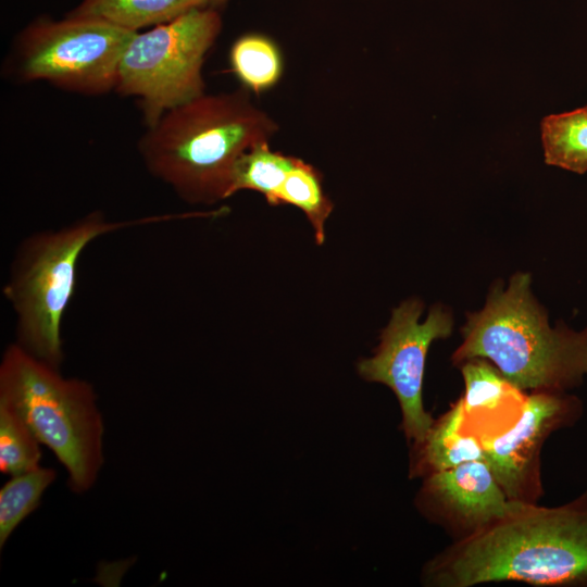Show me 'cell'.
<instances>
[{"label":"cell","mask_w":587,"mask_h":587,"mask_svg":"<svg viewBox=\"0 0 587 587\" xmlns=\"http://www.w3.org/2000/svg\"><path fill=\"white\" fill-rule=\"evenodd\" d=\"M583 402L560 391H532L507 430L480 439L484 461L512 501L537 503L542 495L540 453L555 430L573 426Z\"/></svg>","instance_id":"9c48e42d"},{"label":"cell","mask_w":587,"mask_h":587,"mask_svg":"<svg viewBox=\"0 0 587 587\" xmlns=\"http://www.w3.org/2000/svg\"><path fill=\"white\" fill-rule=\"evenodd\" d=\"M529 285V274L517 273L505 290L495 288L485 308L467 315L452 362L486 359L524 392H565L587 379V328L550 327Z\"/></svg>","instance_id":"3957f363"},{"label":"cell","mask_w":587,"mask_h":587,"mask_svg":"<svg viewBox=\"0 0 587 587\" xmlns=\"http://www.w3.org/2000/svg\"><path fill=\"white\" fill-rule=\"evenodd\" d=\"M233 73L248 91L257 95L274 87L283 75V54L270 37L249 33L237 38L229 50Z\"/></svg>","instance_id":"9a60e30c"},{"label":"cell","mask_w":587,"mask_h":587,"mask_svg":"<svg viewBox=\"0 0 587 587\" xmlns=\"http://www.w3.org/2000/svg\"><path fill=\"white\" fill-rule=\"evenodd\" d=\"M422 577L433 587L499 582L587 587V494L559 507L523 503L453 541L425 564Z\"/></svg>","instance_id":"6da1fadb"},{"label":"cell","mask_w":587,"mask_h":587,"mask_svg":"<svg viewBox=\"0 0 587 587\" xmlns=\"http://www.w3.org/2000/svg\"><path fill=\"white\" fill-rule=\"evenodd\" d=\"M297 158L271 150L268 141L253 145L234 166L229 197L239 190L262 193L266 202L276 205L277 195Z\"/></svg>","instance_id":"2e32d148"},{"label":"cell","mask_w":587,"mask_h":587,"mask_svg":"<svg viewBox=\"0 0 587 587\" xmlns=\"http://www.w3.org/2000/svg\"><path fill=\"white\" fill-rule=\"evenodd\" d=\"M585 492L587 494V489H586V491H585Z\"/></svg>","instance_id":"44dd1931"},{"label":"cell","mask_w":587,"mask_h":587,"mask_svg":"<svg viewBox=\"0 0 587 587\" xmlns=\"http://www.w3.org/2000/svg\"><path fill=\"white\" fill-rule=\"evenodd\" d=\"M0 403L27 424L68 473L82 494L96 483L103 464V420L90 383L62 376L16 342L0 363Z\"/></svg>","instance_id":"5b68a950"},{"label":"cell","mask_w":587,"mask_h":587,"mask_svg":"<svg viewBox=\"0 0 587 587\" xmlns=\"http://www.w3.org/2000/svg\"><path fill=\"white\" fill-rule=\"evenodd\" d=\"M51 467L13 475L0 489V547L8 541L21 522L36 510L45 490L54 482Z\"/></svg>","instance_id":"ac0fdd59"},{"label":"cell","mask_w":587,"mask_h":587,"mask_svg":"<svg viewBox=\"0 0 587 587\" xmlns=\"http://www.w3.org/2000/svg\"><path fill=\"white\" fill-rule=\"evenodd\" d=\"M291 204L303 211L314 229L317 245L325 239V223L333 211V202L325 195L319 172L297 158L278 191L276 205Z\"/></svg>","instance_id":"e0dca14e"},{"label":"cell","mask_w":587,"mask_h":587,"mask_svg":"<svg viewBox=\"0 0 587 587\" xmlns=\"http://www.w3.org/2000/svg\"><path fill=\"white\" fill-rule=\"evenodd\" d=\"M461 398L434 421L427 435L411 451L410 478L425 477L465 462L484 460L479 438L463 429Z\"/></svg>","instance_id":"7c38bea8"},{"label":"cell","mask_w":587,"mask_h":587,"mask_svg":"<svg viewBox=\"0 0 587 587\" xmlns=\"http://www.w3.org/2000/svg\"><path fill=\"white\" fill-rule=\"evenodd\" d=\"M540 136L547 164L587 172V107L545 116Z\"/></svg>","instance_id":"5bb4252c"},{"label":"cell","mask_w":587,"mask_h":587,"mask_svg":"<svg viewBox=\"0 0 587 587\" xmlns=\"http://www.w3.org/2000/svg\"><path fill=\"white\" fill-rule=\"evenodd\" d=\"M179 217L182 214H164L110 221L95 211L58 229L26 237L14 254L3 289L16 319V344L60 369L64 358L62 321L75 292L77 264L85 248L118 229Z\"/></svg>","instance_id":"277c9868"},{"label":"cell","mask_w":587,"mask_h":587,"mask_svg":"<svg viewBox=\"0 0 587 587\" xmlns=\"http://www.w3.org/2000/svg\"><path fill=\"white\" fill-rule=\"evenodd\" d=\"M227 0H210V3L212 7H216V5H222L226 2Z\"/></svg>","instance_id":"ffe728a7"},{"label":"cell","mask_w":587,"mask_h":587,"mask_svg":"<svg viewBox=\"0 0 587 587\" xmlns=\"http://www.w3.org/2000/svg\"><path fill=\"white\" fill-rule=\"evenodd\" d=\"M222 18L214 7L135 33L120 61L115 91L139 100L147 127L167 111L204 95L202 65Z\"/></svg>","instance_id":"8992f818"},{"label":"cell","mask_w":587,"mask_h":587,"mask_svg":"<svg viewBox=\"0 0 587 587\" xmlns=\"http://www.w3.org/2000/svg\"><path fill=\"white\" fill-rule=\"evenodd\" d=\"M210 0H83L68 16L90 18L138 32L170 22Z\"/></svg>","instance_id":"4fadbf2b"},{"label":"cell","mask_w":587,"mask_h":587,"mask_svg":"<svg viewBox=\"0 0 587 587\" xmlns=\"http://www.w3.org/2000/svg\"><path fill=\"white\" fill-rule=\"evenodd\" d=\"M422 310L416 299L402 302L392 311L374 355L358 363L365 380L384 384L395 392L402 412L401 428L413 446L423 441L435 421L422 397L427 351L434 340L451 334L453 324L440 307L420 323Z\"/></svg>","instance_id":"ba28073f"},{"label":"cell","mask_w":587,"mask_h":587,"mask_svg":"<svg viewBox=\"0 0 587 587\" xmlns=\"http://www.w3.org/2000/svg\"><path fill=\"white\" fill-rule=\"evenodd\" d=\"M523 503L510 500L484 460L465 462L424 477L415 504L454 541L470 537L515 512Z\"/></svg>","instance_id":"30bf717a"},{"label":"cell","mask_w":587,"mask_h":587,"mask_svg":"<svg viewBox=\"0 0 587 587\" xmlns=\"http://www.w3.org/2000/svg\"><path fill=\"white\" fill-rule=\"evenodd\" d=\"M461 372L465 386L461 398L463 429L480 440L511 427L522 412L526 394L486 359L464 361Z\"/></svg>","instance_id":"8fae6325"},{"label":"cell","mask_w":587,"mask_h":587,"mask_svg":"<svg viewBox=\"0 0 587 587\" xmlns=\"http://www.w3.org/2000/svg\"><path fill=\"white\" fill-rule=\"evenodd\" d=\"M135 33L90 18H41L16 38L10 67L22 82L102 95L115 89L121 58Z\"/></svg>","instance_id":"52a82bcc"},{"label":"cell","mask_w":587,"mask_h":587,"mask_svg":"<svg viewBox=\"0 0 587 587\" xmlns=\"http://www.w3.org/2000/svg\"><path fill=\"white\" fill-rule=\"evenodd\" d=\"M277 124L258 109L245 88L202 95L165 112L138 143L147 170L189 203L212 204L229 197L234 166Z\"/></svg>","instance_id":"7a4b0ae2"},{"label":"cell","mask_w":587,"mask_h":587,"mask_svg":"<svg viewBox=\"0 0 587 587\" xmlns=\"http://www.w3.org/2000/svg\"><path fill=\"white\" fill-rule=\"evenodd\" d=\"M40 442L27 424L0 403V471L17 475L40 466Z\"/></svg>","instance_id":"d6986e66"}]
</instances>
